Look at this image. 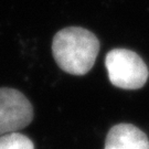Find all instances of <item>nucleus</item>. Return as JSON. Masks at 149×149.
I'll list each match as a JSON object with an SVG mask.
<instances>
[{"label": "nucleus", "instance_id": "4", "mask_svg": "<svg viewBox=\"0 0 149 149\" xmlns=\"http://www.w3.org/2000/svg\"><path fill=\"white\" fill-rule=\"evenodd\" d=\"M104 149H149V140L136 126L118 124L107 134Z\"/></svg>", "mask_w": 149, "mask_h": 149}, {"label": "nucleus", "instance_id": "2", "mask_svg": "<svg viewBox=\"0 0 149 149\" xmlns=\"http://www.w3.org/2000/svg\"><path fill=\"white\" fill-rule=\"evenodd\" d=\"M113 85L124 90H138L148 80V68L137 53L126 49H114L105 60Z\"/></svg>", "mask_w": 149, "mask_h": 149}, {"label": "nucleus", "instance_id": "3", "mask_svg": "<svg viewBox=\"0 0 149 149\" xmlns=\"http://www.w3.org/2000/svg\"><path fill=\"white\" fill-rule=\"evenodd\" d=\"M33 119L31 103L21 92L0 88V137L26 128Z\"/></svg>", "mask_w": 149, "mask_h": 149}, {"label": "nucleus", "instance_id": "5", "mask_svg": "<svg viewBox=\"0 0 149 149\" xmlns=\"http://www.w3.org/2000/svg\"><path fill=\"white\" fill-rule=\"evenodd\" d=\"M0 149H34V146L27 136L11 133L0 137Z\"/></svg>", "mask_w": 149, "mask_h": 149}, {"label": "nucleus", "instance_id": "1", "mask_svg": "<svg viewBox=\"0 0 149 149\" xmlns=\"http://www.w3.org/2000/svg\"><path fill=\"white\" fill-rule=\"evenodd\" d=\"M100 41L94 33L80 27L62 29L53 38L52 53L56 64L72 75H84L95 63Z\"/></svg>", "mask_w": 149, "mask_h": 149}]
</instances>
